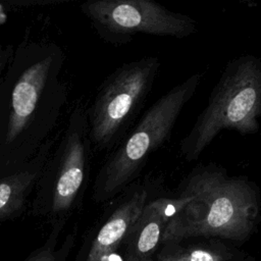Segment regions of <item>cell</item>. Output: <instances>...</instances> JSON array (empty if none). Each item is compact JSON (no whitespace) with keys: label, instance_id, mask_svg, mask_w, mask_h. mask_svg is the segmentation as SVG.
<instances>
[{"label":"cell","instance_id":"cell-1","mask_svg":"<svg viewBox=\"0 0 261 261\" xmlns=\"http://www.w3.org/2000/svg\"><path fill=\"white\" fill-rule=\"evenodd\" d=\"M177 191L186 202L163 231L161 243L165 245L198 237L241 242L259 221L258 186L247 176H229L221 166L197 165Z\"/></svg>","mask_w":261,"mask_h":261},{"label":"cell","instance_id":"cell-2","mask_svg":"<svg viewBox=\"0 0 261 261\" xmlns=\"http://www.w3.org/2000/svg\"><path fill=\"white\" fill-rule=\"evenodd\" d=\"M261 59L241 55L227 62L213 88L206 107L179 142V152L194 161L224 130L254 135L260 130Z\"/></svg>","mask_w":261,"mask_h":261},{"label":"cell","instance_id":"cell-3","mask_svg":"<svg viewBox=\"0 0 261 261\" xmlns=\"http://www.w3.org/2000/svg\"><path fill=\"white\" fill-rule=\"evenodd\" d=\"M202 75L194 73L172 87L127 132L96 177L94 199L97 202L118 196L138 179L150 156L169 140L182 109L201 84Z\"/></svg>","mask_w":261,"mask_h":261},{"label":"cell","instance_id":"cell-4","mask_svg":"<svg viewBox=\"0 0 261 261\" xmlns=\"http://www.w3.org/2000/svg\"><path fill=\"white\" fill-rule=\"evenodd\" d=\"M161 61L147 56L116 68L104 82L90 110V138L100 148L112 147L127 134L141 112Z\"/></svg>","mask_w":261,"mask_h":261},{"label":"cell","instance_id":"cell-5","mask_svg":"<svg viewBox=\"0 0 261 261\" xmlns=\"http://www.w3.org/2000/svg\"><path fill=\"white\" fill-rule=\"evenodd\" d=\"M82 10L109 42L124 44L137 35L184 39L196 30L189 15L174 12L151 0H97Z\"/></svg>","mask_w":261,"mask_h":261},{"label":"cell","instance_id":"cell-6","mask_svg":"<svg viewBox=\"0 0 261 261\" xmlns=\"http://www.w3.org/2000/svg\"><path fill=\"white\" fill-rule=\"evenodd\" d=\"M119 196L106 219L81 247L74 261H116L118 249L149 201V189L135 181Z\"/></svg>","mask_w":261,"mask_h":261},{"label":"cell","instance_id":"cell-7","mask_svg":"<svg viewBox=\"0 0 261 261\" xmlns=\"http://www.w3.org/2000/svg\"><path fill=\"white\" fill-rule=\"evenodd\" d=\"M185 202L182 197H160L148 201L123 243L126 247L123 261H149L161 243L168 221Z\"/></svg>","mask_w":261,"mask_h":261},{"label":"cell","instance_id":"cell-8","mask_svg":"<svg viewBox=\"0 0 261 261\" xmlns=\"http://www.w3.org/2000/svg\"><path fill=\"white\" fill-rule=\"evenodd\" d=\"M85 121L81 120L70 130L64 149L61 166L54 187L50 212L55 222L65 221L63 216L68 212L80 193L86 177L87 146Z\"/></svg>","mask_w":261,"mask_h":261},{"label":"cell","instance_id":"cell-9","mask_svg":"<svg viewBox=\"0 0 261 261\" xmlns=\"http://www.w3.org/2000/svg\"><path fill=\"white\" fill-rule=\"evenodd\" d=\"M51 64L50 56L39 60L28 67L15 84L6 132L7 143L14 141L31 120L45 87Z\"/></svg>","mask_w":261,"mask_h":261},{"label":"cell","instance_id":"cell-10","mask_svg":"<svg viewBox=\"0 0 261 261\" xmlns=\"http://www.w3.org/2000/svg\"><path fill=\"white\" fill-rule=\"evenodd\" d=\"M34 179L35 174L30 171L13 173L0 179V219L9 218L20 211Z\"/></svg>","mask_w":261,"mask_h":261},{"label":"cell","instance_id":"cell-11","mask_svg":"<svg viewBox=\"0 0 261 261\" xmlns=\"http://www.w3.org/2000/svg\"><path fill=\"white\" fill-rule=\"evenodd\" d=\"M64 224L65 221L53 223L51 232L44 244L33 251L24 261H67L76 242V230L68 232L59 242Z\"/></svg>","mask_w":261,"mask_h":261},{"label":"cell","instance_id":"cell-12","mask_svg":"<svg viewBox=\"0 0 261 261\" xmlns=\"http://www.w3.org/2000/svg\"><path fill=\"white\" fill-rule=\"evenodd\" d=\"M164 248L158 256L159 261H225L226 257L221 251L211 247H189L174 246Z\"/></svg>","mask_w":261,"mask_h":261},{"label":"cell","instance_id":"cell-13","mask_svg":"<svg viewBox=\"0 0 261 261\" xmlns=\"http://www.w3.org/2000/svg\"><path fill=\"white\" fill-rule=\"evenodd\" d=\"M6 18H7V17H6V14L4 13L2 6L0 5V24L3 23V22H5V21H6Z\"/></svg>","mask_w":261,"mask_h":261}]
</instances>
